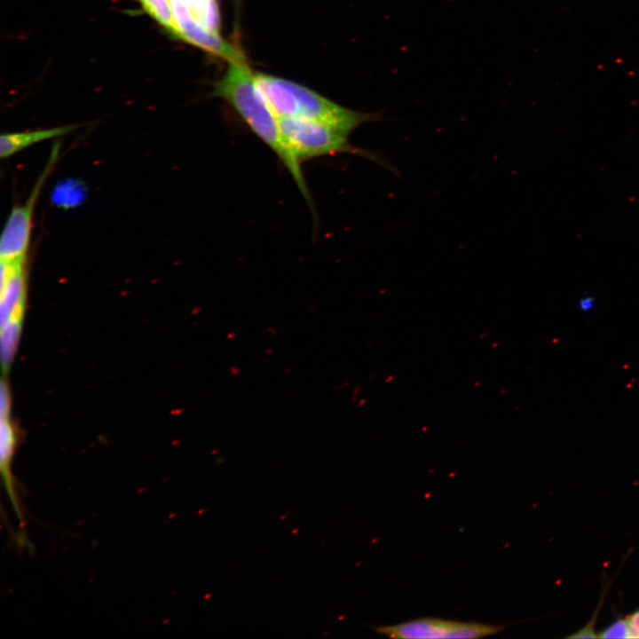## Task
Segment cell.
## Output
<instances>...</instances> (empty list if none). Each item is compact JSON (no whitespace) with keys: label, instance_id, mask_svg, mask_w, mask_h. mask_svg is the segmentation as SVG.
I'll list each match as a JSON object with an SVG mask.
<instances>
[{"label":"cell","instance_id":"obj_15","mask_svg":"<svg viewBox=\"0 0 639 639\" xmlns=\"http://www.w3.org/2000/svg\"><path fill=\"white\" fill-rule=\"evenodd\" d=\"M596 305V301L591 296H584L580 298L578 306L582 312H590Z\"/></svg>","mask_w":639,"mask_h":639},{"label":"cell","instance_id":"obj_10","mask_svg":"<svg viewBox=\"0 0 639 639\" xmlns=\"http://www.w3.org/2000/svg\"><path fill=\"white\" fill-rule=\"evenodd\" d=\"M21 320H11L1 326V359L4 369H7L12 359L19 343Z\"/></svg>","mask_w":639,"mask_h":639},{"label":"cell","instance_id":"obj_1","mask_svg":"<svg viewBox=\"0 0 639 639\" xmlns=\"http://www.w3.org/2000/svg\"><path fill=\"white\" fill-rule=\"evenodd\" d=\"M213 95L232 106L254 134L277 155L312 208V199L301 162L283 138L278 117L266 101L258 87L256 75L248 64L229 63L225 74L216 83Z\"/></svg>","mask_w":639,"mask_h":639},{"label":"cell","instance_id":"obj_2","mask_svg":"<svg viewBox=\"0 0 639 639\" xmlns=\"http://www.w3.org/2000/svg\"><path fill=\"white\" fill-rule=\"evenodd\" d=\"M262 93L277 117H299L325 122L350 135L359 125L383 120L381 113H363L340 106L299 83L256 74Z\"/></svg>","mask_w":639,"mask_h":639},{"label":"cell","instance_id":"obj_7","mask_svg":"<svg viewBox=\"0 0 639 639\" xmlns=\"http://www.w3.org/2000/svg\"><path fill=\"white\" fill-rule=\"evenodd\" d=\"M25 263L26 258L1 260V326L21 320L27 288Z\"/></svg>","mask_w":639,"mask_h":639},{"label":"cell","instance_id":"obj_14","mask_svg":"<svg viewBox=\"0 0 639 639\" xmlns=\"http://www.w3.org/2000/svg\"><path fill=\"white\" fill-rule=\"evenodd\" d=\"M629 638H639V609L627 618Z\"/></svg>","mask_w":639,"mask_h":639},{"label":"cell","instance_id":"obj_6","mask_svg":"<svg viewBox=\"0 0 639 639\" xmlns=\"http://www.w3.org/2000/svg\"><path fill=\"white\" fill-rule=\"evenodd\" d=\"M170 3L176 23L175 36L228 60L229 63H247L241 50L202 25L183 0H170Z\"/></svg>","mask_w":639,"mask_h":639},{"label":"cell","instance_id":"obj_4","mask_svg":"<svg viewBox=\"0 0 639 639\" xmlns=\"http://www.w3.org/2000/svg\"><path fill=\"white\" fill-rule=\"evenodd\" d=\"M59 156V144L58 143L52 147L48 161L26 201L20 206L13 207L10 212L0 240L1 260L15 261L27 257L36 204Z\"/></svg>","mask_w":639,"mask_h":639},{"label":"cell","instance_id":"obj_11","mask_svg":"<svg viewBox=\"0 0 639 639\" xmlns=\"http://www.w3.org/2000/svg\"><path fill=\"white\" fill-rule=\"evenodd\" d=\"M144 9L166 28L176 33V23L170 0H141Z\"/></svg>","mask_w":639,"mask_h":639},{"label":"cell","instance_id":"obj_3","mask_svg":"<svg viewBox=\"0 0 639 639\" xmlns=\"http://www.w3.org/2000/svg\"><path fill=\"white\" fill-rule=\"evenodd\" d=\"M278 121L283 138L301 163L327 155L351 154L370 160L398 175V170L387 159L375 152L351 145L349 134L337 127L299 117H278Z\"/></svg>","mask_w":639,"mask_h":639},{"label":"cell","instance_id":"obj_8","mask_svg":"<svg viewBox=\"0 0 639 639\" xmlns=\"http://www.w3.org/2000/svg\"><path fill=\"white\" fill-rule=\"evenodd\" d=\"M17 438L10 419H1L0 423V470L12 507L16 514L21 530L25 528V519L17 493L12 464L16 448Z\"/></svg>","mask_w":639,"mask_h":639},{"label":"cell","instance_id":"obj_5","mask_svg":"<svg viewBox=\"0 0 639 639\" xmlns=\"http://www.w3.org/2000/svg\"><path fill=\"white\" fill-rule=\"evenodd\" d=\"M503 628L501 625L421 618L396 625L378 626L375 630L377 634L399 639H464L492 635Z\"/></svg>","mask_w":639,"mask_h":639},{"label":"cell","instance_id":"obj_13","mask_svg":"<svg viewBox=\"0 0 639 639\" xmlns=\"http://www.w3.org/2000/svg\"><path fill=\"white\" fill-rule=\"evenodd\" d=\"M10 414V396L7 385L2 382L0 390V419H8Z\"/></svg>","mask_w":639,"mask_h":639},{"label":"cell","instance_id":"obj_12","mask_svg":"<svg viewBox=\"0 0 639 639\" xmlns=\"http://www.w3.org/2000/svg\"><path fill=\"white\" fill-rule=\"evenodd\" d=\"M600 638H629L627 619H619L600 632Z\"/></svg>","mask_w":639,"mask_h":639},{"label":"cell","instance_id":"obj_9","mask_svg":"<svg viewBox=\"0 0 639 639\" xmlns=\"http://www.w3.org/2000/svg\"><path fill=\"white\" fill-rule=\"evenodd\" d=\"M76 127L77 125H66L43 130L2 134L0 137V156L2 159L9 158L32 145L64 136L76 129Z\"/></svg>","mask_w":639,"mask_h":639}]
</instances>
